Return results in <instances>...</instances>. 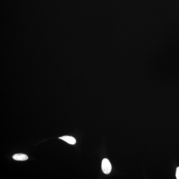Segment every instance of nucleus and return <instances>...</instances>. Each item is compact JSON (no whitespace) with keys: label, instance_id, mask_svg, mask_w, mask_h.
<instances>
[{"label":"nucleus","instance_id":"nucleus-1","mask_svg":"<svg viewBox=\"0 0 179 179\" xmlns=\"http://www.w3.org/2000/svg\"><path fill=\"white\" fill-rule=\"evenodd\" d=\"M101 169L103 172L105 174L108 175L110 173L112 170V166L109 159L106 158L103 159L101 163Z\"/></svg>","mask_w":179,"mask_h":179},{"label":"nucleus","instance_id":"nucleus-3","mask_svg":"<svg viewBox=\"0 0 179 179\" xmlns=\"http://www.w3.org/2000/svg\"><path fill=\"white\" fill-rule=\"evenodd\" d=\"M12 158L15 160L18 161H25L28 159V157L26 154L21 153L14 154Z\"/></svg>","mask_w":179,"mask_h":179},{"label":"nucleus","instance_id":"nucleus-4","mask_svg":"<svg viewBox=\"0 0 179 179\" xmlns=\"http://www.w3.org/2000/svg\"><path fill=\"white\" fill-rule=\"evenodd\" d=\"M176 178L179 179V167H178L176 168Z\"/></svg>","mask_w":179,"mask_h":179},{"label":"nucleus","instance_id":"nucleus-2","mask_svg":"<svg viewBox=\"0 0 179 179\" xmlns=\"http://www.w3.org/2000/svg\"><path fill=\"white\" fill-rule=\"evenodd\" d=\"M59 139L64 140L68 143L71 144V145H74L76 143V141L74 138L71 136H64L61 137H59Z\"/></svg>","mask_w":179,"mask_h":179}]
</instances>
